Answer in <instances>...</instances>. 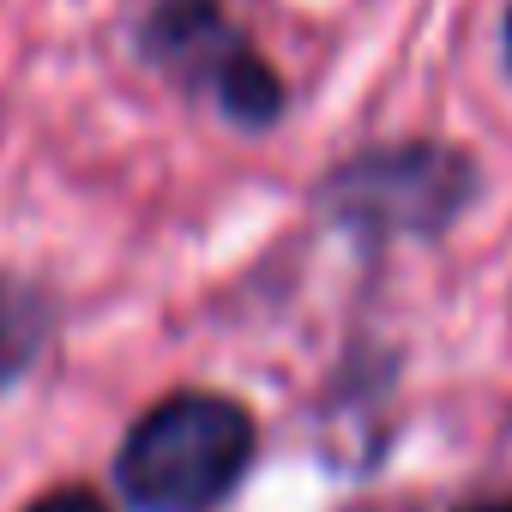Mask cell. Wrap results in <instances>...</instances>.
<instances>
[{
	"label": "cell",
	"instance_id": "2",
	"mask_svg": "<svg viewBox=\"0 0 512 512\" xmlns=\"http://www.w3.org/2000/svg\"><path fill=\"white\" fill-rule=\"evenodd\" d=\"M151 49L169 67L199 73L235 121H247V127L278 121V109H284L278 73L235 37V25L211 7V0H163L157 19H151Z\"/></svg>",
	"mask_w": 512,
	"mask_h": 512
},
{
	"label": "cell",
	"instance_id": "7",
	"mask_svg": "<svg viewBox=\"0 0 512 512\" xmlns=\"http://www.w3.org/2000/svg\"><path fill=\"white\" fill-rule=\"evenodd\" d=\"M506 55H512V19H506Z\"/></svg>",
	"mask_w": 512,
	"mask_h": 512
},
{
	"label": "cell",
	"instance_id": "6",
	"mask_svg": "<svg viewBox=\"0 0 512 512\" xmlns=\"http://www.w3.org/2000/svg\"><path fill=\"white\" fill-rule=\"evenodd\" d=\"M464 512H512L506 500H482V506H464Z\"/></svg>",
	"mask_w": 512,
	"mask_h": 512
},
{
	"label": "cell",
	"instance_id": "3",
	"mask_svg": "<svg viewBox=\"0 0 512 512\" xmlns=\"http://www.w3.org/2000/svg\"><path fill=\"white\" fill-rule=\"evenodd\" d=\"M470 175L452 151L434 145H404V151H380L368 163H350L338 175V205L356 223H380V229H434L452 217V205L464 199Z\"/></svg>",
	"mask_w": 512,
	"mask_h": 512
},
{
	"label": "cell",
	"instance_id": "5",
	"mask_svg": "<svg viewBox=\"0 0 512 512\" xmlns=\"http://www.w3.org/2000/svg\"><path fill=\"white\" fill-rule=\"evenodd\" d=\"M25 512H109L91 488H55V494H43V500H31Z\"/></svg>",
	"mask_w": 512,
	"mask_h": 512
},
{
	"label": "cell",
	"instance_id": "1",
	"mask_svg": "<svg viewBox=\"0 0 512 512\" xmlns=\"http://www.w3.org/2000/svg\"><path fill=\"white\" fill-rule=\"evenodd\" d=\"M253 458V422L235 398L175 392L121 440L115 476L139 512H211Z\"/></svg>",
	"mask_w": 512,
	"mask_h": 512
},
{
	"label": "cell",
	"instance_id": "4",
	"mask_svg": "<svg viewBox=\"0 0 512 512\" xmlns=\"http://www.w3.org/2000/svg\"><path fill=\"white\" fill-rule=\"evenodd\" d=\"M31 350H37V320H31V302H25L19 290L0 284V380L19 374Z\"/></svg>",
	"mask_w": 512,
	"mask_h": 512
}]
</instances>
